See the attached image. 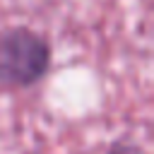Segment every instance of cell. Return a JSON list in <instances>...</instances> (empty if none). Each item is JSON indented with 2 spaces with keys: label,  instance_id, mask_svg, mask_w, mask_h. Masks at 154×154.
<instances>
[{
  "label": "cell",
  "instance_id": "6da1fadb",
  "mask_svg": "<svg viewBox=\"0 0 154 154\" xmlns=\"http://www.w3.org/2000/svg\"><path fill=\"white\" fill-rule=\"evenodd\" d=\"M53 63V48L29 26L0 29V87L26 89L38 84Z\"/></svg>",
  "mask_w": 154,
  "mask_h": 154
},
{
  "label": "cell",
  "instance_id": "7a4b0ae2",
  "mask_svg": "<svg viewBox=\"0 0 154 154\" xmlns=\"http://www.w3.org/2000/svg\"><path fill=\"white\" fill-rule=\"evenodd\" d=\"M106 154H140V149L135 144H128V142H116V144L108 147Z\"/></svg>",
  "mask_w": 154,
  "mask_h": 154
}]
</instances>
